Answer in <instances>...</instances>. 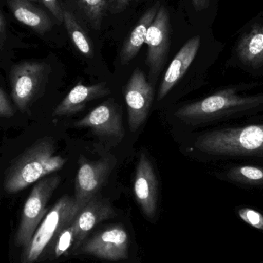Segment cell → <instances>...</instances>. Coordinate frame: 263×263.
<instances>
[{"instance_id":"d6986e66","label":"cell","mask_w":263,"mask_h":263,"mask_svg":"<svg viewBox=\"0 0 263 263\" xmlns=\"http://www.w3.org/2000/svg\"><path fill=\"white\" fill-rule=\"evenodd\" d=\"M83 14L89 26L95 30L101 28L105 11L109 7L111 0H70Z\"/></svg>"},{"instance_id":"f1b7e54d","label":"cell","mask_w":263,"mask_h":263,"mask_svg":"<svg viewBox=\"0 0 263 263\" xmlns=\"http://www.w3.org/2000/svg\"><path fill=\"white\" fill-rule=\"evenodd\" d=\"M31 1H39V0H31Z\"/></svg>"},{"instance_id":"7402d4cb","label":"cell","mask_w":263,"mask_h":263,"mask_svg":"<svg viewBox=\"0 0 263 263\" xmlns=\"http://www.w3.org/2000/svg\"><path fill=\"white\" fill-rule=\"evenodd\" d=\"M75 240V231L73 226L71 223L66 228L63 229L60 234L52 241L53 246V254L55 258L60 257L72 249Z\"/></svg>"},{"instance_id":"d4e9b609","label":"cell","mask_w":263,"mask_h":263,"mask_svg":"<svg viewBox=\"0 0 263 263\" xmlns=\"http://www.w3.org/2000/svg\"><path fill=\"white\" fill-rule=\"evenodd\" d=\"M13 115V108L8 100L7 96L0 88V117H11Z\"/></svg>"},{"instance_id":"277c9868","label":"cell","mask_w":263,"mask_h":263,"mask_svg":"<svg viewBox=\"0 0 263 263\" xmlns=\"http://www.w3.org/2000/svg\"><path fill=\"white\" fill-rule=\"evenodd\" d=\"M78 212L74 198L69 196L60 198L39 226L29 245L23 249L22 263L38 260L60 232L72 223Z\"/></svg>"},{"instance_id":"9c48e42d","label":"cell","mask_w":263,"mask_h":263,"mask_svg":"<svg viewBox=\"0 0 263 263\" xmlns=\"http://www.w3.org/2000/svg\"><path fill=\"white\" fill-rule=\"evenodd\" d=\"M129 236L120 226H114L83 242L75 254H86L109 261H120L129 256Z\"/></svg>"},{"instance_id":"4fadbf2b","label":"cell","mask_w":263,"mask_h":263,"mask_svg":"<svg viewBox=\"0 0 263 263\" xmlns=\"http://www.w3.org/2000/svg\"><path fill=\"white\" fill-rule=\"evenodd\" d=\"M115 216V211L109 201L98 196L89 201L81 209L72 221L75 240L72 252L73 254L85 242L89 232L100 222Z\"/></svg>"},{"instance_id":"8fae6325","label":"cell","mask_w":263,"mask_h":263,"mask_svg":"<svg viewBox=\"0 0 263 263\" xmlns=\"http://www.w3.org/2000/svg\"><path fill=\"white\" fill-rule=\"evenodd\" d=\"M77 128H89L100 137L121 140L125 136L120 108L114 101L105 102L74 123Z\"/></svg>"},{"instance_id":"5b68a950","label":"cell","mask_w":263,"mask_h":263,"mask_svg":"<svg viewBox=\"0 0 263 263\" xmlns=\"http://www.w3.org/2000/svg\"><path fill=\"white\" fill-rule=\"evenodd\" d=\"M60 183V176L54 175L40 179L34 185L23 207L21 220L15 234L17 247L24 249L29 245L34 233L47 214L46 205Z\"/></svg>"},{"instance_id":"7c38bea8","label":"cell","mask_w":263,"mask_h":263,"mask_svg":"<svg viewBox=\"0 0 263 263\" xmlns=\"http://www.w3.org/2000/svg\"><path fill=\"white\" fill-rule=\"evenodd\" d=\"M133 191L144 214L150 219L154 217L157 211L159 186L153 164L145 153L139 156Z\"/></svg>"},{"instance_id":"2e32d148","label":"cell","mask_w":263,"mask_h":263,"mask_svg":"<svg viewBox=\"0 0 263 263\" xmlns=\"http://www.w3.org/2000/svg\"><path fill=\"white\" fill-rule=\"evenodd\" d=\"M111 93L110 89L106 83L85 86L79 83L62 100L53 111L54 117L71 116L81 112L87 103L103 98Z\"/></svg>"},{"instance_id":"5bb4252c","label":"cell","mask_w":263,"mask_h":263,"mask_svg":"<svg viewBox=\"0 0 263 263\" xmlns=\"http://www.w3.org/2000/svg\"><path fill=\"white\" fill-rule=\"evenodd\" d=\"M239 61L250 67L263 65V17L256 18L241 32L236 46Z\"/></svg>"},{"instance_id":"e0dca14e","label":"cell","mask_w":263,"mask_h":263,"mask_svg":"<svg viewBox=\"0 0 263 263\" xmlns=\"http://www.w3.org/2000/svg\"><path fill=\"white\" fill-rule=\"evenodd\" d=\"M13 16L39 35H44L53 27V22L44 10L29 0H8Z\"/></svg>"},{"instance_id":"4316f807","label":"cell","mask_w":263,"mask_h":263,"mask_svg":"<svg viewBox=\"0 0 263 263\" xmlns=\"http://www.w3.org/2000/svg\"><path fill=\"white\" fill-rule=\"evenodd\" d=\"M132 1L133 0H111L108 9L112 13H120L128 7Z\"/></svg>"},{"instance_id":"ac0fdd59","label":"cell","mask_w":263,"mask_h":263,"mask_svg":"<svg viewBox=\"0 0 263 263\" xmlns=\"http://www.w3.org/2000/svg\"><path fill=\"white\" fill-rule=\"evenodd\" d=\"M159 7V3H156L154 6L149 8L142 15L137 25L132 31L130 35L125 40L120 52L122 64H128L139 53L142 45L145 43L148 28L154 20Z\"/></svg>"},{"instance_id":"7a4b0ae2","label":"cell","mask_w":263,"mask_h":263,"mask_svg":"<svg viewBox=\"0 0 263 263\" xmlns=\"http://www.w3.org/2000/svg\"><path fill=\"white\" fill-rule=\"evenodd\" d=\"M195 147L215 156L263 157V124L208 132L198 137Z\"/></svg>"},{"instance_id":"30bf717a","label":"cell","mask_w":263,"mask_h":263,"mask_svg":"<svg viewBox=\"0 0 263 263\" xmlns=\"http://www.w3.org/2000/svg\"><path fill=\"white\" fill-rule=\"evenodd\" d=\"M129 129L135 133L148 117L153 100V89L140 69H135L124 89Z\"/></svg>"},{"instance_id":"83f0119b","label":"cell","mask_w":263,"mask_h":263,"mask_svg":"<svg viewBox=\"0 0 263 263\" xmlns=\"http://www.w3.org/2000/svg\"><path fill=\"white\" fill-rule=\"evenodd\" d=\"M213 0H192L195 10L198 12L208 10Z\"/></svg>"},{"instance_id":"cb8c5ba5","label":"cell","mask_w":263,"mask_h":263,"mask_svg":"<svg viewBox=\"0 0 263 263\" xmlns=\"http://www.w3.org/2000/svg\"><path fill=\"white\" fill-rule=\"evenodd\" d=\"M48 10L60 23H63V9L58 0H41Z\"/></svg>"},{"instance_id":"603a6c76","label":"cell","mask_w":263,"mask_h":263,"mask_svg":"<svg viewBox=\"0 0 263 263\" xmlns=\"http://www.w3.org/2000/svg\"><path fill=\"white\" fill-rule=\"evenodd\" d=\"M241 219L252 227L263 230V216L261 213L251 210V209H242L239 212Z\"/></svg>"},{"instance_id":"9a60e30c","label":"cell","mask_w":263,"mask_h":263,"mask_svg":"<svg viewBox=\"0 0 263 263\" xmlns=\"http://www.w3.org/2000/svg\"><path fill=\"white\" fill-rule=\"evenodd\" d=\"M200 45L201 36L196 35L188 40L181 48L164 75L158 92V101L165 98L185 75L190 65L194 61Z\"/></svg>"},{"instance_id":"6da1fadb","label":"cell","mask_w":263,"mask_h":263,"mask_svg":"<svg viewBox=\"0 0 263 263\" xmlns=\"http://www.w3.org/2000/svg\"><path fill=\"white\" fill-rule=\"evenodd\" d=\"M55 152L52 137L41 138L34 142L11 162L3 181L5 191L9 194L18 193L61 170L66 160Z\"/></svg>"},{"instance_id":"484cf974","label":"cell","mask_w":263,"mask_h":263,"mask_svg":"<svg viewBox=\"0 0 263 263\" xmlns=\"http://www.w3.org/2000/svg\"><path fill=\"white\" fill-rule=\"evenodd\" d=\"M10 33L6 17L3 15V12L0 9V53L6 46V42L8 40V36Z\"/></svg>"},{"instance_id":"44dd1931","label":"cell","mask_w":263,"mask_h":263,"mask_svg":"<svg viewBox=\"0 0 263 263\" xmlns=\"http://www.w3.org/2000/svg\"><path fill=\"white\" fill-rule=\"evenodd\" d=\"M229 179L244 184H263V168L253 165H241L232 168L228 173Z\"/></svg>"},{"instance_id":"52a82bcc","label":"cell","mask_w":263,"mask_h":263,"mask_svg":"<svg viewBox=\"0 0 263 263\" xmlns=\"http://www.w3.org/2000/svg\"><path fill=\"white\" fill-rule=\"evenodd\" d=\"M115 165L116 161L112 157L102 158L96 161L88 160L83 156L80 158L74 197L79 211L97 196L107 182Z\"/></svg>"},{"instance_id":"8992f818","label":"cell","mask_w":263,"mask_h":263,"mask_svg":"<svg viewBox=\"0 0 263 263\" xmlns=\"http://www.w3.org/2000/svg\"><path fill=\"white\" fill-rule=\"evenodd\" d=\"M50 68L43 62L25 61L10 71L11 95L18 109L26 111L47 82Z\"/></svg>"},{"instance_id":"3957f363","label":"cell","mask_w":263,"mask_h":263,"mask_svg":"<svg viewBox=\"0 0 263 263\" xmlns=\"http://www.w3.org/2000/svg\"><path fill=\"white\" fill-rule=\"evenodd\" d=\"M259 109H263V95L242 97L233 89H225L182 106L175 116L186 123H202Z\"/></svg>"},{"instance_id":"ba28073f","label":"cell","mask_w":263,"mask_h":263,"mask_svg":"<svg viewBox=\"0 0 263 263\" xmlns=\"http://www.w3.org/2000/svg\"><path fill=\"white\" fill-rule=\"evenodd\" d=\"M171 25L168 10L160 6L154 20L148 28L145 38L148 46L146 63L153 81L157 79L165 64L170 47Z\"/></svg>"},{"instance_id":"ffe728a7","label":"cell","mask_w":263,"mask_h":263,"mask_svg":"<svg viewBox=\"0 0 263 263\" xmlns=\"http://www.w3.org/2000/svg\"><path fill=\"white\" fill-rule=\"evenodd\" d=\"M63 23L69 37L79 51L87 57H93V49L90 40L79 24L72 12L63 9Z\"/></svg>"}]
</instances>
